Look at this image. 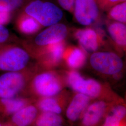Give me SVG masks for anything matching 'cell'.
Segmentation results:
<instances>
[{
    "label": "cell",
    "mask_w": 126,
    "mask_h": 126,
    "mask_svg": "<svg viewBox=\"0 0 126 126\" xmlns=\"http://www.w3.org/2000/svg\"><path fill=\"white\" fill-rule=\"evenodd\" d=\"M110 16L112 18L122 23H125L126 21V3L123 2L116 5L110 12Z\"/></svg>",
    "instance_id": "19"
},
{
    "label": "cell",
    "mask_w": 126,
    "mask_h": 126,
    "mask_svg": "<svg viewBox=\"0 0 126 126\" xmlns=\"http://www.w3.org/2000/svg\"><path fill=\"white\" fill-rule=\"evenodd\" d=\"M30 102L29 99L20 97L0 99V118L5 120L28 105Z\"/></svg>",
    "instance_id": "10"
},
{
    "label": "cell",
    "mask_w": 126,
    "mask_h": 126,
    "mask_svg": "<svg viewBox=\"0 0 126 126\" xmlns=\"http://www.w3.org/2000/svg\"><path fill=\"white\" fill-rule=\"evenodd\" d=\"M11 19L10 12L0 11V24L5 25L9 23Z\"/></svg>",
    "instance_id": "25"
},
{
    "label": "cell",
    "mask_w": 126,
    "mask_h": 126,
    "mask_svg": "<svg viewBox=\"0 0 126 126\" xmlns=\"http://www.w3.org/2000/svg\"><path fill=\"white\" fill-rule=\"evenodd\" d=\"M106 108V104L102 101L96 102L90 105L83 118L84 125L94 126L97 124L103 116Z\"/></svg>",
    "instance_id": "13"
},
{
    "label": "cell",
    "mask_w": 126,
    "mask_h": 126,
    "mask_svg": "<svg viewBox=\"0 0 126 126\" xmlns=\"http://www.w3.org/2000/svg\"><path fill=\"white\" fill-rule=\"evenodd\" d=\"M36 120V125L38 126H59L62 123L58 114L50 112H44Z\"/></svg>",
    "instance_id": "16"
},
{
    "label": "cell",
    "mask_w": 126,
    "mask_h": 126,
    "mask_svg": "<svg viewBox=\"0 0 126 126\" xmlns=\"http://www.w3.org/2000/svg\"><path fill=\"white\" fill-rule=\"evenodd\" d=\"M90 63L95 70L108 75H114L122 69L123 63L116 54L109 52H99L92 54Z\"/></svg>",
    "instance_id": "4"
},
{
    "label": "cell",
    "mask_w": 126,
    "mask_h": 126,
    "mask_svg": "<svg viewBox=\"0 0 126 126\" xmlns=\"http://www.w3.org/2000/svg\"><path fill=\"white\" fill-rule=\"evenodd\" d=\"M86 61V54L82 50L78 48L72 50L68 57L67 63L69 66L74 69L82 67Z\"/></svg>",
    "instance_id": "17"
},
{
    "label": "cell",
    "mask_w": 126,
    "mask_h": 126,
    "mask_svg": "<svg viewBox=\"0 0 126 126\" xmlns=\"http://www.w3.org/2000/svg\"><path fill=\"white\" fill-rule=\"evenodd\" d=\"M25 11L28 15L34 18L44 26H50L57 23L63 16L62 10L55 5L40 0L32 2Z\"/></svg>",
    "instance_id": "2"
},
{
    "label": "cell",
    "mask_w": 126,
    "mask_h": 126,
    "mask_svg": "<svg viewBox=\"0 0 126 126\" xmlns=\"http://www.w3.org/2000/svg\"><path fill=\"white\" fill-rule=\"evenodd\" d=\"M30 56L23 48L12 44L0 45V71L16 72L24 69Z\"/></svg>",
    "instance_id": "1"
},
{
    "label": "cell",
    "mask_w": 126,
    "mask_h": 126,
    "mask_svg": "<svg viewBox=\"0 0 126 126\" xmlns=\"http://www.w3.org/2000/svg\"><path fill=\"white\" fill-rule=\"evenodd\" d=\"M90 100L89 97L82 94L75 96L66 111L68 118L72 122L77 121L84 110Z\"/></svg>",
    "instance_id": "11"
},
{
    "label": "cell",
    "mask_w": 126,
    "mask_h": 126,
    "mask_svg": "<svg viewBox=\"0 0 126 126\" xmlns=\"http://www.w3.org/2000/svg\"><path fill=\"white\" fill-rule=\"evenodd\" d=\"M23 70L7 72L0 76V99L19 97L26 84V74Z\"/></svg>",
    "instance_id": "3"
},
{
    "label": "cell",
    "mask_w": 126,
    "mask_h": 126,
    "mask_svg": "<svg viewBox=\"0 0 126 126\" xmlns=\"http://www.w3.org/2000/svg\"><path fill=\"white\" fill-rule=\"evenodd\" d=\"M9 30L4 25L0 24V45L6 44L10 37Z\"/></svg>",
    "instance_id": "22"
},
{
    "label": "cell",
    "mask_w": 126,
    "mask_h": 126,
    "mask_svg": "<svg viewBox=\"0 0 126 126\" xmlns=\"http://www.w3.org/2000/svg\"><path fill=\"white\" fill-rule=\"evenodd\" d=\"M112 113L122 120L126 115V108L122 106H118L113 108Z\"/></svg>",
    "instance_id": "24"
},
{
    "label": "cell",
    "mask_w": 126,
    "mask_h": 126,
    "mask_svg": "<svg viewBox=\"0 0 126 126\" xmlns=\"http://www.w3.org/2000/svg\"><path fill=\"white\" fill-rule=\"evenodd\" d=\"M68 80L73 90L88 97H96L100 93L101 86L99 83L94 79H85L76 72L69 74Z\"/></svg>",
    "instance_id": "6"
},
{
    "label": "cell",
    "mask_w": 126,
    "mask_h": 126,
    "mask_svg": "<svg viewBox=\"0 0 126 126\" xmlns=\"http://www.w3.org/2000/svg\"><path fill=\"white\" fill-rule=\"evenodd\" d=\"M23 0H0V11L11 12L20 7Z\"/></svg>",
    "instance_id": "21"
},
{
    "label": "cell",
    "mask_w": 126,
    "mask_h": 126,
    "mask_svg": "<svg viewBox=\"0 0 126 126\" xmlns=\"http://www.w3.org/2000/svg\"><path fill=\"white\" fill-rule=\"evenodd\" d=\"M74 14L80 24L89 25L98 17L99 9L94 0H76Z\"/></svg>",
    "instance_id": "7"
},
{
    "label": "cell",
    "mask_w": 126,
    "mask_h": 126,
    "mask_svg": "<svg viewBox=\"0 0 126 126\" xmlns=\"http://www.w3.org/2000/svg\"><path fill=\"white\" fill-rule=\"evenodd\" d=\"M121 121V119L112 114L107 117L104 125L105 126H119Z\"/></svg>",
    "instance_id": "23"
},
{
    "label": "cell",
    "mask_w": 126,
    "mask_h": 126,
    "mask_svg": "<svg viewBox=\"0 0 126 126\" xmlns=\"http://www.w3.org/2000/svg\"><path fill=\"white\" fill-rule=\"evenodd\" d=\"M51 59L55 62H59L63 57L64 46L62 41L50 44L48 47Z\"/></svg>",
    "instance_id": "20"
},
{
    "label": "cell",
    "mask_w": 126,
    "mask_h": 126,
    "mask_svg": "<svg viewBox=\"0 0 126 126\" xmlns=\"http://www.w3.org/2000/svg\"><path fill=\"white\" fill-rule=\"evenodd\" d=\"M67 34V28L63 24H55L49 26L36 36L35 43L38 46H46L61 42Z\"/></svg>",
    "instance_id": "8"
},
{
    "label": "cell",
    "mask_w": 126,
    "mask_h": 126,
    "mask_svg": "<svg viewBox=\"0 0 126 126\" xmlns=\"http://www.w3.org/2000/svg\"><path fill=\"white\" fill-rule=\"evenodd\" d=\"M32 88L36 94L45 97L57 94L61 91L58 79L50 72L41 73L35 77L32 82Z\"/></svg>",
    "instance_id": "5"
},
{
    "label": "cell",
    "mask_w": 126,
    "mask_h": 126,
    "mask_svg": "<svg viewBox=\"0 0 126 126\" xmlns=\"http://www.w3.org/2000/svg\"><path fill=\"white\" fill-rule=\"evenodd\" d=\"M17 27L19 30L23 34L31 35L37 32L40 28V25L36 20L28 15L19 19Z\"/></svg>",
    "instance_id": "14"
},
{
    "label": "cell",
    "mask_w": 126,
    "mask_h": 126,
    "mask_svg": "<svg viewBox=\"0 0 126 126\" xmlns=\"http://www.w3.org/2000/svg\"><path fill=\"white\" fill-rule=\"evenodd\" d=\"M37 109L33 105H28L21 108L5 120V126H26L36 120Z\"/></svg>",
    "instance_id": "9"
},
{
    "label": "cell",
    "mask_w": 126,
    "mask_h": 126,
    "mask_svg": "<svg viewBox=\"0 0 126 126\" xmlns=\"http://www.w3.org/2000/svg\"><path fill=\"white\" fill-rule=\"evenodd\" d=\"M39 108L43 112H50L59 114L62 112L61 108L55 99L45 97L41 99L37 103Z\"/></svg>",
    "instance_id": "18"
},
{
    "label": "cell",
    "mask_w": 126,
    "mask_h": 126,
    "mask_svg": "<svg viewBox=\"0 0 126 126\" xmlns=\"http://www.w3.org/2000/svg\"><path fill=\"white\" fill-rule=\"evenodd\" d=\"M5 126V120L0 118V126Z\"/></svg>",
    "instance_id": "27"
},
{
    "label": "cell",
    "mask_w": 126,
    "mask_h": 126,
    "mask_svg": "<svg viewBox=\"0 0 126 126\" xmlns=\"http://www.w3.org/2000/svg\"><path fill=\"white\" fill-rule=\"evenodd\" d=\"M110 1L112 2H117L120 1H122V0H109Z\"/></svg>",
    "instance_id": "28"
},
{
    "label": "cell",
    "mask_w": 126,
    "mask_h": 126,
    "mask_svg": "<svg viewBox=\"0 0 126 126\" xmlns=\"http://www.w3.org/2000/svg\"><path fill=\"white\" fill-rule=\"evenodd\" d=\"M74 0H59L60 6L66 10H70L73 4Z\"/></svg>",
    "instance_id": "26"
},
{
    "label": "cell",
    "mask_w": 126,
    "mask_h": 126,
    "mask_svg": "<svg viewBox=\"0 0 126 126\" xmlns=\"http://www.w3.org/2000/svg\"><path fill=\"white\" fill-rule=\"evenodd\" d=\"M77 38L83 49L88 52H93L98 47V37L94 31L91 29L79 30L76 34Z\"/></svg>",
    "instance_id": "12"
},
{
    "label": "cell",
    "mask_w": 126,
    "mask_h": 126,
    "mask_svg": "<svg viewBox=\"0 0 126 126\" xmlns=\"http://www.w3.org/2000/svg\"><path fill=\"white\" fill-rule=\"evenodd\" d=\"M108 32L113 40L118 45H126V27L124 24L113 23L108 28Z\"/></svg>",
    "instance_id": "15"
}]
</instances>
